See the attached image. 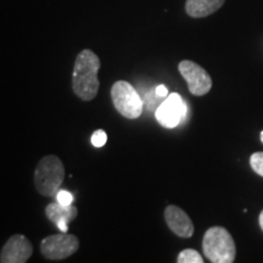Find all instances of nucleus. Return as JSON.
<instances>
[{"instance_id": "obj_12", "label": "nucleus", "mask_w": 263, "mask_h": 263, "mask_svg": "<svg viewBox=\"0 0 263 263\" xmlns=\"http://www.w3.org/2000/svg\"><path fill=\"white\" fill-rule=\"evenodd\" d=\"M177 262L178 263H202L203 258L201 257V255H200L199 252L195 251V250L185 249L178 255Z\"/></svg>"}, {"instance_id": "obj_10", "label": "nucleus", "mask_w": 263, "mask_h": 263, "mask_svg": "<svg viewBox=\"0 0 263 263\" xmlns=\"http://www.w3.org/2000/svg\"><path fill=\"white\" fill-rule=\"evenodd\" d=\"M226 0H186L185 11L190 17L202 18L215 14Z\"/></svg>"}, {"instance_id": "obj_14", "label": "nucleus", "mask_w": 263, "mask_h": 263, "mask_svg": "<svg viewBox=\"0 0 263 263\" xmlns=\"http://www.w3.org/2000/svg\"><path fill=\"white\" fill-rule=\"evenodd\" d=\"M107 141V134L103 129L95 130L91 136V144L95 147H103Z\"/></svg>"}, {"instance_id": "obj_4", "label": "nucleus", "mask_w": 263, "mask_h": 263, "mask_svg": "<svg viewBox=\"0 0 263 263\" xmlns=\"http://www.w3.org/2000/svg\"><path fill=\"white\" fill-rule=\"evenodd\" d=\"M111 99L117 112L128 120H137L143 112V100L130 83L117 81L111 88Z\"/></svg>"}, {"instance_id": "obj_15", "label": "nucleus", "mask_w": 263, "mask_h": 263, "mask_svg": "<svg viewBox=\"0 0 263 263\" xmlns=\"http://www.w3.org/2000/svg\"><path fill=\"white\" fill-rule=\"evenodd\" d=\"M55 197H57V201L59 203H61V205H65V206L72 205V202H73V195H72L70 192H67V190L60 189Z\"/></svg>"}, {"instance_id": "obj_17", "label": "nucleus", "mask_w": 263, "mask_h": 263, "mask_svg": "<svg viewBox=\"0 0 263 263\" xmlns=\"http://www.w3.org/2000/svg\"><path fill=\"white\" fill-rule=\"evenodd\" d=\"M258 223H259V227H261V229L263 230V210H262L261 215H259V218H258Z\"/></svg>"}, {"instance_id": "obj_11", "label": "nucleus", "mask_w": 263, "mask_h": 263, "mask_svg": "<svg viewBox=\"0 0 263 263\" xmlns=\"http://www.w3.org/2000/svg\"><path fill=\"white\" fill-rule=\"evenodd\" d=\"M45 215H47L49 221H51L55 226L59 223L66 222L70 223L74 221V218L78 215V210L74 205H61V203L51 202L45 207Z\"/></svg>"}, {"instance_id": "obj_2", "label": "nucleus", "mask_w": 263, "mask_h": 263, "mask_svg": "<svg viewBox=\"0 0 263 263\" xmlns=\"http://www.w3.org/2000/svg\"><path fill=\"white\" fill-rule=\"evenodd\" d=\"M203 255L212 263H232L236 256L235 242L223 227L207 229L202 239Z\"/></svg>"}, {"instance_id": "obj_7", "label": "nucleus", "mask_w": 263, "mask_h": 263, "mask_svg": "<svg viewBox=\"0 0 263 263\" xmlns=\"http://www.w3.org/2000/svg\"><path fill=\"white\" fill-rule=\"evenodd\" d=\"M178 70L182 77L188 83V89L193 95L202 97L209 93L212 88V78L207 73L205 68L190 60L179 62Z\"/></svg>"}, {"instance_id": "obj_13", "label": "nucleus", "mask_w": 263, "mask_h": 263, "mask_svg": "<svg viewBox=\"0 0 263 263\" xmlns=\"http://www.w3.org/2000/svg\"><path fill=\"white\" fill-rule=\"evenodd\" d=\"M250 166L258 176L263 177V153H255L250 157Z\"/></svg>"}, {"instance_id": "obj_6", "label": "nucleus", "mask_w": 263, "mask_h": 263, "mask_svg": "<svg viewBox=\"0 0 263 263\" xmlns=\"http://www.w3.org/2000/svg\"><path fill=\"white\" fill-rule=\"evenodd\" d=\"M188 105L179 94L172 93L157 107L155 116L157 122L164 128H174L185 120Z\"/></svg>"}, {"instance_id": "obj_5", "label": "nucleus", "mask_w": 263, "mask_h": 263, "mask_svg": "<svg viewBox=\"0 0 263 263\" xmlns=\"http://www.w3.org/2000/svg\"><path fill=\"white\" fill-rule=\"evenodd\" d=\"M80 248V240L76 235L60 233V234L49 235L41 242V252L45 258L60 261L70 257L77 252Z\"/></svg>"}, {"instance_id": "obj_18", "label": "nucleus", "mask_w": 263, "mask_h": 263, "mask_svg": "<svg viewBox=\"0 0 263 263\" xmlns=\"http://www.w3.org/2000/svg\"><path fill=\"white\" fill-rule=\"evenodd\" d=\"M259 139H261V141H262V144H263V130L261 132V134H259Z\"/></svg>"}, {"instance_id": "obj_3", "label": "nucleus", "mask_w": 263, "mask_h": 263, "mask_svg": "<svg viewBox=\"0 0 263 263\" xmlns=\"http://www.w3.org/2000/svg\"><path fill=\"white\" fill-rule=\"evenodd\" d=\"M65 179V167L55 155H48L39 161L34 171V185L43 196H57Z\"/></svg>"}, {"instance_id": "obj_16", "label": "nucleus", "mask_w": 263, "mask_h": 263, "mask_svg": "<svg viewBox=\"0 0 263 263\" xmlns=\"http://www.w3.org/2000/svg\"><path fill=\"white\" fill-rule=\"evenodd\" d=\"M155 93L159 95L160 98H167V97H168V90H167V88L164 87L163 84L157 85L156 89H155Z\"/></svg>"}, {"instance_id": "obj_8", "label": "nucleus", "mask_w": 263, "mask_h": 263, "mask_svg": "<svg viewBox=\"0 0 263 263\" xmlns=\"http://www.w3.org/2000/svg\"><path fill=\"white\" fill-rule=\"evenodd\" d=\"M33 254V246L25 235L15 234L3 246L0 254L2 263H25Z\"/></svg>"}, {"instance_id": "obj_1", "label": "nucleus", "mask_w": 263, "mask_h": 263, "mask_svg": "<svg viewBox=\"0 0 263 263\" xmlns=\"http://www.w3.org/2000/svg\"><path fill=\"white\" fill-rule=\"evenodd\" d=\"M100 59L89 49H84L76 59L72 73V89L83 101H90L98 95L100 82L98 72L100 70Z\"/></svg>"}, {"instance_id": "obj_9", "label": "nucleus", "mask_w": 263, "mask_h": 263, "mask_svg": "<svg viewBox=\"0 0 263 263\" xmlns=\"http://www.w3.org/2000/svg\"><path fill=\"white\" fill-rule=\"evenodd\" d=\"M167 226L179 238H190L194 234V224L190 217L178 206L170 205L164 210Z\"/></svg>"}]
</instances>
